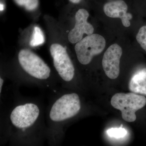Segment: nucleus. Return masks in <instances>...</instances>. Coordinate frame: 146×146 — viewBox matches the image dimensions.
Here are the masks:
<instances>
[{"label": "nucleus", "mask_w": 146, "mask_h": 146, "mask_svg": "<svg viewBox=\"0 0 146 146\" xmlns=\"http://www.w3.org/2000/svg\"><path fill=\"white\" fill-rule=\"evenodd\" d=\"M18 60L22 69L32 77L40 80H46L50 77L49 67L40 56L31 50H21L18 53Z\"/></svg>", "instance_id": "nucleus-3"}, {"label": "nucleus", "mask_w": 146, "mask_h": 146, "mask_svg": "<svg viewBox=\"0 0 146 146\" xmlns=\"http://www.w3.org/2000/svg\"><path fill=\"white\" fill-rule=\"evenodd\" d=\"M146 72L142 71L135 75L131 80L129 88L131 92L146 95Z\"/></svg>", "instance_id": "nucleus-10"}, {"label": "nucleus", "mask_w": 146, "mask_h": 146, "mask_svg": "<svg viewBox=\"0 0 146 146\" xmlns=\"http://www.w3.org/2000/svg\"><path fill=\"white\" fill-rule=\"evenodd\" d=\"M136 39L141 47L146 51V26L140 28L136 35Z\"/></svg>", "instance_id": "nucleus-13"}, {"label": "nucleus", "mask_w": 146, "mask_h": 146, "mask_svg": "<svg viewBox=\"0 0 146 146\" xmlns=\"http://www.w3.org/2000/svg\"><path fill=\"white\" fill-rule=\"evenodd\" d=\"M80 109V99L77 94H65L53 104L49 112L50 119L56 123L64 121L76 116Z\"/></svg>", "instance_id": "nucleus-2"}, {"label": "nucleus", "mask_w": 146, "mask_h": 146, "mask_svg": "<svg viewBox=\"0 0 146 146\" xmlns=\"http://www.w3.org/2000/svg\"><path fill=\"white\" fill-rule=\"evenodd\" d=\"M4 82V80L1 77L0 78V94H1L2 91L3 85Z\"/></svg>", "instance_id": "nucleus-15"}, {"label": "nucleus", "mask_w": 146, "mask_h": 146, "mask_svg": "<svg viewBox=\"0 0 146 146\" xmlns=\"http://www.w3.org/2000/svg\"><path fill=\"white\" fill-rule=\"evenodd\" d=\"M122 49L117 44L108 47L102 60L103 68L106 75L111 79L117 78L120 73V61Z\"/></svg>", "instance_id": "nucleus-7"}, {"label": "nucleus", "mask_w": 146, "mask_h": 146, "mask_svg": "<svg viewBox=\"0 0 146 146\" xmlns=\"http://www.w3.org/2000/svg\"><path fill=\"white\" fill-rule=\"evenodd\" d=\"M104 37L98 34L88 35L76 44L75 51L79 62L83 65L91 63L94 56L100 54L105 48Z\"/></svg>", "instance_id": "nucleus-4"}, {"label": "nucleus", "mask_w": 146, "mask_h": 146, "mask_svg": "<svg viewBox=\"0 0 146 146\" xmlns=\"http://www.w3.org/2000/svg\"><path fill=\"white\" fill-rule=\"evenodd\" d=\"M40 113V109L37 105L28 103L16 106L11 113L10 120L15 127L25 129L34 124Z\"/></svg>", "instance_id": "nucleus-6"}, {"label": "nucleus", "mask_w": 146, "mask_h": 146, "mask_svg": "<svg viewBox=\"0 0 146 146\" xmlns=\"http://www.w3.org/2000/svg\"><path fill=\"white\" fill-rule=\"evenodd\" d=\"M107 133L110 137L119 138L125 136L127 132L122 127L112 128L107 131Z\"/></svg>", "instance_id": "nucleus-14"}, {"label": "nucleus", "mask_w": 146, "mask_h": 146, "mask_svg": "<svg viewBox=\"0 0 146 146\" xmlns=\"http://www.w3.org/2000/svg\"><path fill=\"white\" fill-rule=\"evenodd\" d=\"M69 1H70L71 2L73 3L77 4L80 2L81 0H69Z\"/></svg>", "instance_id": "nucleus-16"}, {"label": "nucleus", "mask_w": 146, "mask_h": 146, "mask_svg": "<svg viewBox=\"0 0 146 146\" xmlns=\"http://www.w3.org/2000/svg\"><path fill=\"white\" fill-rule=\"evenodd\" d=\"M104 11L110 18H119L123 25L126 27L130 26V20L132 18L130 13H127V5L123 0L112 1L106 3L104 6Z\"/></svg>", "instance_id": "nucleus-9"}, {"label": "nucleus", "mask_w": 146, "mask_h": 146, "mask_svg": "<svg viewBox=\"0 0 146 146\" xmlns=\"http://www.w3.org/2000/svg\"><path fill=\"white\" fill-rule=\"evenodd\" d=\"M111 104L121 112L123 119L128 122L136 121V112L146 104V98L134 93H117L112 97Z\"/></svg>", "instance_id": "nucleus-1"}, {"label": "nucleus", "mask_w": 146, "mask_h": 146, "mask_svg": "<svg viewBox=\"0 0 146 146\" xmlns=\"http://www.w3.org/2000/svg\"><path fill=\"white\" fill-rule=\"evenodd\" d=\"M89 13L86 9H79L75 15V25L69 32L68 39L72 44H76L83 38L84 34L90 35L94 33V28L87 22Z\"/></svg>", "instance_id": "nucleus-8"}, {"label": "nucleus", "mask_w": 146, "mask_h": 146, "mask_svg": "<svg viewBox=\"0 0 146 146\" xmlns=\"http://www.w3.org/2000/svg\"><path fill=\"white\" fill-rule=\"evenodd\" d=\"M44 42V35L42 29L39 27H35L30 41V45L32 47H37L43 44Z\"/></svg>", "instance_id": "nucleus-11"}, {"label": "nucleus", "mask_w": 146, "mask_h": 146, "mask_svg": "<svg viewBox=\"0 0 146 146\" xmlns=\"http://www.w3.org/2000/svg\"><path fill=\"white\" fill-rule=\"evenodd\" d=\"M4 9V7L3 4H1V11H3Z\"/></svg>", "instance_id": "nucleus-17"}, {"label": "nucleus", "mask_w": 146, "mask_h": 146, "mask_svg": "<svg viewBox=\"0 0 146 146\" xmlns=\"http://www.w3.org/2000/svg\"><path fill=\"white\" fill-rule=\"evenodd\" d=\"M50 53L56 70L63 81L70 82L75 75V68L65 47L54 43L50 47Z\"/></svg>", "instance_id": "nucleus-5"}, {"label": "nucleus", "mask_w": 146, "mask_h": 146, "mask_svg": "<svg viewBox=\"0 0 146 146\" xmlns=\"http://www.w3.org/2000/svg\"><path fill=\"white\" fill-rule=\"evenodd\" d=\"M18 5L24 7L29 11H33L37 9L39 5L38 0H14Z\"/></svg>", "instance_id": "nucleus-12"}]
</instances>
